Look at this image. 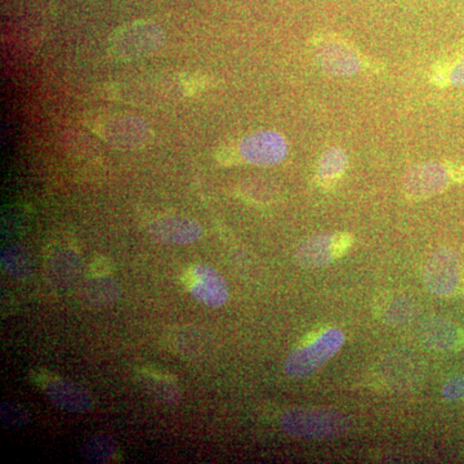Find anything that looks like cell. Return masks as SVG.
I'll return each mask as SVG.
<instances>
[{
	"label": "cell",
	"mask_w": 464,
	"mask_h": 464,
	"mask_svg": "<svg viewBox=\"0 0 464 464\" xmlns=\"http://www.w3.org/2000/svg\"><path fill=\"white\" fill-rule=\"evenodd\" d=\"M280 427L292 438L306 440L334 439L350 427L347 415L331 408H295L280 418Z\"/></svg>",
	"instance_id": "1"
},
{
	"label": "cell",
	"mask_w": 464,
	"mask_h": 464,
	"mask_svg": "<svg viewBox=\"0 0 464 464\" xmlns=\"http://www.w3.org/2000/svg\"><path fill=\"white\" fill-rule=\"evenodd\" d=\"M346 342V335L338 328L324 329L315 337L295 348L284 362V372L292 380L311 377L333 359Z\"/></svg>",
	"instance_id": "2"
},
{
	"label": "cell",
	"mask_w": 464,
	"mask_h": 464,
	"mask_svg": "<svg viewBox=\"0 0 464 464\" xmlns=\"http://www.w3.org/2000/svg\"><path fill=\"white\" fill-rule=\"evenodd\" d=\"M163 42L164 35L160 27L149 21H139L121 26L112 34L109 41V52L116 60H136L154 53Z\"/></svg>",
	"instance_id": "3"
},
{
	"label": "cell",
	"mask_w": 464,
	"mask_h": 464,
	"mask_svg": "<svg viewBox=\"0 0 464 464\" xmlns=\"http://www.w3.org/2000/svg\"><path fill=\"white\" fill-rule=\"evenodd\" d=\"M426 288L438 297H453L463 284V264L456 250L440 248L427 259L423 268Z\"/></svg>",
	"instance_id": "4"
},
{
	"label": "cell",
	"mask_w": 464,
	"mask_h": 464,
	"mask_svg": "<svg viewBox=\"0 0 464 464\" xmlns=\"http://www.w3.org/2000/svg\"><path fill=\"white\" fill-rule=\"evenodd\" d=\"M353 244V237L347 232L317 235L299 244L295 249V262L308 270L325 267L346 255Z\"/></svg>",
	"instance_id": "5"
},
{
	"label": "cell",
	"mask_w": 464,
	"mask_h": 464,
	"mask_svg": "<svg viewBox=\"0 0 464 464\" xmlns=\"http://www.w3.org/2000/svg\"><path fill=\"white\" fill-rule=\"evenodd\" d=\"M454 181L451 168L439 163H423L409 170L404 192L411 200H426L440 194Z\"/></svg>",
	"instance_id": "6"
},
{
	"label": "cell",
	"mask_w": 464,
	"mask_h": 464,
	"mask_svg": "<svg viewBox=\"0 0 464 464\" xmlns=\"http://www.w3.org/2000/svg\"><path fill=\"white\" fill-rule=\"evenodd\" d=\"M96 130L101 139L116 149H139L149 143L151 130L142 121L130 116L114 115L97 121Z\"/></svg>",
	"instance_id": "7"
},
{
	"label": "cell",
	"mask_w": 464,
	"mask_h": 464,
	"mask_svg": "<svg viewBox=\"0 0 464 464\" xmlns=\"http://www.w3.org/2000/svg\"><path fill=\"white\" fill-rule=\"evenodd\" d=\"M192 297L207 307L225 306L230 298L227 283L216 268L204 264L192 266L186 277Z\"/></svg>",
	"instance_id": "8"
},
{
	"label": "cell",
	"mask_w": 464,
	"mask_h": 464,
	"mask_svg": "<svg viewBox=\"0 0 464 464\" xmlns=\"http://www.w3.org/2000/svg\"><path fill=\"white\" fill-rule=\"evenodd\" d=\"M243 160L256 166L271 167L286 157V143L280 134L258 132L239 145Z\"/></svg>",
	"instance_id": "9"
},
{
	"label": "cell",
	"mask_w": 464,
	"mask_h": 464,
	"mask_svg": "<svg viewBox=\"0 0 464 464\" xmlns=\"http://www.w3.org/2000/svg\"><path fill=\"white\" fill-rule=\"evenodd\" d=\"M152 239L173 246H188L203 237V227L197 221L185 217H161L149 226Z\"/></svg>",
	"instance_id": "10"
},
{
	"label": "cell",
	"mask_w": 464,
	"mask_h": 464,
	"mask_svg": "<svg viewBox=\"0 0 464 464\" xmlns=\"http://www.w3.org/2000/svg\"><path fill=\"white\" fill-rule=\"evenodd\" d=\"M44 392L52 404L61 411L83 414L93 409L94 402L91 393L74 382L57 378L47 383Z\"/></svg>",
	"instance_id": "11"
},
{
	"label": "cell",
	"mask_w": 464,
	"mask_h": 464,
	"mask_svg": "<svg viewBox=\"0 0 464 464\" xmlns=\"http://www.w3.org/2000/svg\"><path fill=\"white\" fill-rule=\"evenodd\" d=\"M424 346L435 351H457L463 347L464 334L456 324L444 317H430L420 329Z\"/></svg>",
	"instance_id": "12"
},
{
	"label": "cell",
	"mask_w": 464,
	"mask_h": 464,
	"mask_svg": "<svg viewBox=\"0 0 464 464\" xmlns=\"http://www.w3.org/2000/svg\"><path fill=\"white\" fill-rule=\"evenodd\" d=\"M121 285L112 277L97 275L83 284L81 299L85 306L103 308L112 306L121 297Z\"/></svg>",
	"instance_id": "13"
},
{
	"label": "cell",
	"mask_w": 464,
	"mask_h": 464,
	"mask_svg": "<svg viewBox=\"0 0 464 464\" xmlns=\"http://www.w3.org/2000/svg\"><path fill=\"white\" fill-rule=\"evenodd\" d=\"M324 69L335 74H353L359 70L360 60L353 48L341 42H326L319 51Z\"/></svg>",
	"instance_id": "14"
},
{
	"label": "cell",
	"mask_w": 464,
	"mask_h": 464,
	"mask_svg": "<svg viewBox=\"0 0 464 464\" xmlns=\"http://www.w3.org/2000/svg\"><path fill=\"white\" fill-rule=\"evenodd\" d=\"M347 163L346 154L342 150H328L320 159L319 167H317V181L324 188H332L346 172Z\"/></svg>",
	"instance_id": "15"
},
{
	"label": "cell",
	"mask_w": 464,
	"mask_h": 464,
	"mask_svg": "<svg viewBox=\"0 0 464 464\" xmlns=\"http://www.w3.org/2000/svg\"><path fill=\"white\" fill-rule=\"evenodd\" d=\"M118 454V445L108 435H93L88 438L81 447V456L90 463L102 464L111 462Z\"/></svg>",
	"instance_id": "16"
},
{
	"label": "cell",
	"mask_w": 464,
	"mask_h": 464,
	"mask_svg": "<svg viewBox=\"0 0 464 464\" xmlns=\"http://www.w3.org/2000/svg\"><path fill=\"white\" fill-rule=\"evenodd\" d=\"M143 387L161 404L172 405L179 401L182 392L177 382L164 375L149 374L141 377Z\"/></svg>",
	"instance_id": "17"
},
{
	"label": "cell",
	"mask_w": 464,
	"mask_h": 464,
	"mask_svg": "<svg viewBox=\"0 0 464 464\" xmlns=\"http://www.w3.org/2000/svg\"><path fill=\"white\" fill-rule=\"evenodd\" d=\"M381 307L384 322L392 325L411 322L415 316V304L404 295H390Z\"/></svg>",
	"instance_id": "18"
},
{
	"label": "cell",
	"mask_w": 464,
	"mask_h": 464,
	"mask_svg": "<svg viewBox=\"0 0 464 464\" xmlns=\"http://www.w3.org/2000/svg\"><path fill=\"white\" fill-rule=\"evenodd\" d=\"M2 268L14 279H26L33 273V261L26 250L11 246L2 253Z\"/></svg>",
	"instance_id": "19"
},
{
	"label": "cell",
	"mask_w": 464,
	"mask_h": 464,
	"mask_svg": "<svg viewBox=\"0 0 464 464\" xmlns=\"http://www.w3.org/2000/svg\"><path fill=\"white\" fill-rule=\"evenodd\" d=\"M0 420L7 429H23L32 420L25 406L14 401H5L0 406Z\"/></svg>",
	"instance_id": "20"
},
{
	"label": "cell",
	"mask_w": 464,
	"mask_h": 464,
	"mask_svg": "<svg viewBox=\"0 0 464 464\" xmlns=\"http://www.w3.org/2000/svg\"><path fill=\"white\" fill-rule=\"evenodd\" d=\"M436 83L464 85V57L456 61L449 69L439 70L435 74Z\"/></svg>",
	"instance_id": "21"
},
{
	"label": "cell",
	"mask_w": 464,
	"mask_h": 464,
	"mask_svg": "<svg viewBox=\"0 0 464 464\" xmlns=\"http://www.w3.org/2000/svg\"><path fill=\"white\" fill-rule=\"evenodd\" d=\"M442 398L456 401L464 399V373L454 375L442 386Z\"/></svg>",
	"instance_id": "22"
},
{
	"label": "cell",
	"mask_w": 464,
	"mask_h": 464,
	"mask_svg": "<svg viewBox=\"0 0 464 464\" xmlns=\"http://www.w3.org/2000/svg\"><path fill=\"white\" fill-rule=\"evenodd\" d=\"M183 91L188 96H195L207 87V79L204 76L188 75L182 81Z\"/></svg>",
	"instance_id": "23"
},
{
	"label": "cell",
	"mask_w": 464,
	"mask_h": 464,
	"mask_svg": "<svg viewBox=\"0 0 464 464\" xmlns=\"http://www.w3.org/2000/svg\"><path fill=\"white\" fill-rule=\"evenodd\" d=\"M218 160L225 166L240 163L243 157H241L239 146H225V148H222L218 154Z\"/></svg>",
	"instance_id": "24"
}]
</instances>
